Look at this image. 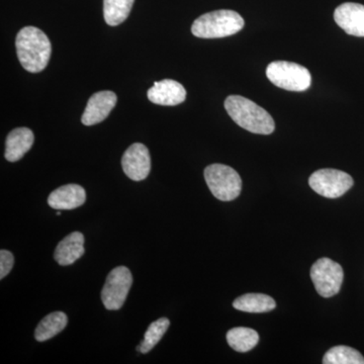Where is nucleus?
I'll return each instance as SVG.
<instances>
[{
    "instance_id": "1",
    "label": "nucleus",
    "mask_w": 364,
    "mask_h": 364,
    "mask_svg": "<svg viewBox=\"0 0 364 364\" xmlns=\"http://www.w3.org/2000/svg\"><path fill=\"white\" fill-rule=\"evenodd\" d=\"M16 53L21 66L31 73L44 70L51 57L49 38L36 26H26L16 36Z\"/></svg>"
},
{
    "instance_id": "2",
    "label": "nucleus",
    "mask_w": 364,
    "mask_h": 364,
    "mask_svg": "<svg viewBox=\"0 0 364 364\" xmlns=\"http://www.w3.org/2000/svg\"><path fill=\"white\" fill-rule=\"evenodd\" d=\"M225 109L235 123L250 133L270 135L274 131L272 117L248 98L240 95L228 97Z\"/></svg>"
},
{
    "instance_id": "3",
    "label": "nucleus",
    "mask_w": 364,
    "mask_h": 364,
    "mask_svg": "<svg viewBox=\"0 0 364 364\" xmlns=\"http://www.w3.org/2000/svg\"><path fill=\"white\" fill-rule=\"evenodd\" d=\"M243 18L234 11L221 9L203 14L191 26V33L202 39H219L240 32Z\"/></svg>"
},
{
    "instance_id": "4",
    "label": "nucleus",
    "mask_w": 364,
    "mask_h": 364,
    "mask_svg": "<svg viewBox=\"0 0 364 364\" xmlns=\"http://www.w3.org/2000/svg\"><path fill=\"white\" fill-rule=\"evenodd\" d=\"M205 179L218 200L231 202L241 193L242 181L236 170L224 164H212L205 169Z\"/></svg>"
},
{
    "instance_id": "5",
    "label": "nucleus",
    "mask_w": 364,
    "mask_h": 364,
    "mask_svg": "<svg viewBox=\"0 0 364 364\" xmlns=\"http://www.w3.org/2000/svg\"><path fill=\"white\" fill-rule=\"evenodd\" d=\"M267 76L277 87L289 91H305L312 83L310 71L293 62H272L267 66Z\"/></svg>"
},
{
    "instance_id": "6",
    "label": "nucleus",
    "mask_w": 364,
    "mask_h": 364,
    "mask_svg": "<svg viewBox=\"0 0 364 364\" xmlns=\"http://www.w3.org/2000/svg\"><path fill=\"white\" fill-rule=\"evenodd\" d=\"M311 279L321 296L331 298L341 289L344 279L343 268L330 258H321L311 268Z\"/></svg>"
},
{
    "instance_id": "7",
    "label": "nucleus",
    "mask_w": 364,
    "mask_h": 364,
    "mask_svg": "<svg viewBox=\"0 0 364 364\" xmlns=\"http://www.w3.org/2000/svg\"><path fill=\"white\" fill-rule=\"evenodd\" d=\"M353 178L337 169H320L309 178V184L318 195L327 198H338L353 186Z\"/></svg>"
},
{
    "instance_id": "8",
    "label": "nucleus",
    "mask_w": 364,
    "mask_h": 364,
    "mask_svg": "<svg viewBox=\"0 0 364 364\" xmlns=\"http://www.w3.org/2000/svg\"><path fill=\"white\" fill-rule=\"evenodd\" d=\"M133 284V277L130 269L119 267L112 269L107 275L102 291V301L105 308L109 311H117L124 306Z\"/></svg>"
},
{
    "instance_id": "9",
    "label": "nucleus",
    "mask_w": 364,
    "mask_h": 364,
    "mask_svg": "<svg viewBox=\"0 0 364 364\" xmlns=\"http://www.w3.org/2000/svg\"><path fill=\"white\" fill-rule=\"evenodd\" d=\"M122 166L124 174L132 181H144L151 171L149 150L142 143L133 144L124 152Z\"/></svg>"
},
{
    "instance_id": "10",
    "label": "nucleus",
    "mask_w": 364,
    "mask_h": 364,
    "mask_svg": "<svg viewBox=\"0 0 364 364\" xmlns=\"http://www.w3.org/2000/svg\"><path fill=\"white\" fill-rule=\"evenodd\" d=\"M116 93L109 90L98 91L88 100L81 122L85 126L102 123L116 107Z\"/></svg>"
},
{
    "instance_id": "11",
    "label": "nucleus",
    "mask_w": 364,
    "mask_h": 364,
    "mask_svg": "<svg viewBox=\"0 0 364 364\" xmlns=\"http://www.w3.org/2000/svg\"><path fill=\"white\" fill-rule=\"evenodd\" d=\"M334 20L348 35L364 37V6L346 2L335 9Z\"/></svg>"
},
{
    "instance_id": "12",
    "label": "nucleus",
    "mask_w": 364,
    "mask_h": 364,
    "mask_svg": "<svg viewBox=\"0 0 364 364\" xmlns=\"http://www.w3.org/2000/svg\"><path fill=\"white\" fill-rule=\"evenodd\" d=\"M186 88L171 79L158 81L148 90V98L151 102L165 107L181 105L186 100Z\"/></svg>"
},
{
    "instance_id": "13",
    "label": "nucleus",
    "mask_w": 364,
    "mask_h": 364,
    "mask_svg": "<svg viewBox=\"0 0 364 364\" xmlns=\"http://www.w3.org/2000/svg\"><path fill=\"white\" fill-rule=\"evenodd\" d=\"M86 200L85 189L78 184H67L55 189L48 198V205L55 210H74Z\"/></svg>"
},
{
    "instance_id": "14",
    "label": "nucleus",
    "mask_w": 364,
    "mask_h": 364,
    "mask_svg": "<svg viewBox=\"0 0 364 364\" xmlns=\"http://www.w3.org/2000/svg\"><path fill=\"white\" fill-rule=\"evenodd\" d=\"M85 252V236L80 232H73L60 242L54 252V259L61 267H67L82 257Z\"/></svg>"
},
{
    "instance_id": "15",
    "label": "nucleus",
    "mask_w": 364,
    "mask_h": 364,
    "mask_svg": "<svg viewBox=\"0 0 364 364\" xmlns=\"http://www.w3.org/2000/svg\"><path fill=\"white\" fill-rule=\"evenodd\" d=\"M33 132L28 128L14 129L9 134L6 142V159L9 162H16L25 156L32 148Z\"/></svg>"
},
{
    "instance_id": "16",
    "label": "nucleus",
    "mask_w": 364,
    "mask_h": 364,
    "mask_svg": "<svg viewBox=\"0 0 364 364\" xmlns=\"http://www.w3.org/2000/svg\"><path fill=\"white\" fill-rule=\"evenodd\" d=\"M236 310L246 313H267L277 306L274 299L264 294H246L235 299Z\"/></svg>"
},
{
    "instance_id": "17",
    "label": "nucleus",
    "mask_w": 364,
    "mask_h": 364,
    "mask_svg": "<svg viewBox=\"0 0 364 364\" xmlns=\"http://www.w3.org/2000/svg\"><path fill=\"white\" fill-rule=\"evenodd\" d=\"M68 323V317L63 312H53L46 316L35 331V338L37 341L44 342L52 339L60 332L65 329Z\"/></svg>"
},
{
    "instance_id": "18",
    "label": "nucleus",
    "mask_w": 364,
    "mask_h": 364,
    "mask_svg": "<svg viewBox=\"0 0 364 364\" xmlns=\"http://www.w3.org/2000/svg\"><path fill=\"white\" fill-rule=\"evenodd\" d=\"M259 341V335L251 328L237 327L227 333V342L237 352L252 350Z\"/></svg>"
},
{
    "instance_id": "19",
    "label": "nucleus",
    "mask_w": 364,
    "mask_h": 364,
    "mask_svg": "<svg viewBox=\"0 0 364 364\" xmlns=\"http://www.w3.org/2000/svg\"><path fill=\"white\" fill-rule=\"evenodd\" d=\"M135 0H104L105 23L111 26L121 25L128 18Z\"/></svg>"
},
{
    "instance_id": "20",
    "label": "nucleus",
    "mask_w": 364,
    "mask_h": 364,
    "mask_svg": "<svg viewBox=\"0 0 364 364\" xmlns=\"http://www.w3.org/2000/svg\"><path fill=\"white\" fill-rule=\"evenodd\" d=\"M324 364H364L360 352L352 347L339 345L329 349L323 358Z\"/></svg>"
},
{
    "instance_id": "21",
    "label": "nucleus",
    "mask_w": 364,
    "mask_h": 364,
    "mask_svg": "<svg viewBox=\"0 0 364 364\" xmlns=\"http://www.w3.org/2000/svg\"><path fill=\"white\" fill-rule=\"evenodd\" d=\"M170 322L167 318H160L154 321L148 327L147 331L144 335L143 341L141 342V353H148L154 348L158 342L162 339L165 333L168 330Z\"/></svg>"
},
{
    "instance_id": "22",
    "label": "nucleus",
    "mask_w": 364,
    "mask_h": 364,
    "mask_svg": "<svg viewBox=\"0 0 364 364\" xmlns=\"http://www.w3.org/2000/svg\"><path fill=\"white\" fill-rule=\"evenodd\" d=\"M14 263L13 253L2 249L0 251V279H4L11 272L14 267Z\"/></svg>"
}]
</instances>
